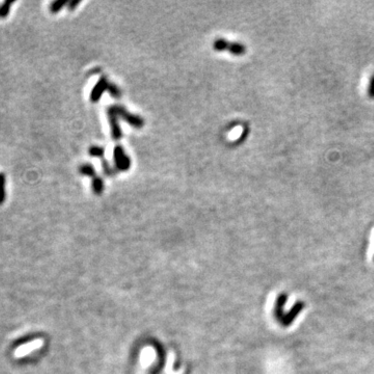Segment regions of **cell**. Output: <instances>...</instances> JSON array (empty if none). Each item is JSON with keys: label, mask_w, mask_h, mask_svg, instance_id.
I'll list each match as a JSON object with an SVG mask.
<instances>
[{"label": "cell", "mask_w": 374, "mask_h": 374, "mask_svg": "<svg viewBox=\"0 0 374 374\" xmlns=\"http://www.w3.org/2000/svg\"><path fill=\"white\" fill-rule=\"evenodd\" d=\"M102 164H103V170H104V172H105V175H108V176H114V174H116V172H118L116 170H114V168H112V166H110V164H108V162H106L104 159H103Z\"/></svg>", "instance_id": "13"}, {"label": "cell", "mask_w": 374, "mask_h": 374, "mask_svg": "<svg viewBox=\"0 0 374 374\" xmlns=\"http://www.w3.org/2000/svg\"><path fill=\"white\" fill-rule=\"evenodd\" d=\"M6 177L4 172H0V206L4 205L6 200Z\"/></svg>", "instance_id": "7"}, {"label": "cell", "mask_w": 374, "mask_h": 374, "mask_svg": "<svg viewBox=\"0 0 374 374\" xmlns=\"http://www.w3.org/2000/svg\"><path fill=\"white\" fill-rule=\"evenodd\" d=\"M114 157L116 170L126 172L130 168L131 160H130L129 156L126 154L125 150L123 149V146H116L114 152Z\"/></svg>", "instance_id": "3"}, {"label": "cell", "mask_w": 374, "mask_h": 374, "mask_svg": "<svg viewBox=\"0 0 374 374\" xmlns=\"http://www.w3.org/2000/svg\"><path fill=\"white\" fill-rule=\"evenodd\" d=\"M92 190L97 196L102 194L104 190V183L100 177H96L95 179H92Z\"/></svg>", "instance_id": "11"}, {"label": "cell", "mask_w": 374, "mask_h": 374, "mask_svg": "<svg viewBox=\"0 0 374 374\" xmlns=\"http://www.w3.org/2000/svg\"><path fill=\"white\" fill-rule=\"evenodd\" d=\"M369 97L374 99V75L371 78L370 86H369Z\"/></svg>", "instance_id": "15"}, {"label": "cell", "mask_w": 374, "mask_h": 374, "mask_svg": "<svg viewBox=\"0 0 374 374\" xmlns=\"http://www.w3.org/2000/svg\"><path fill=\"white\" fill-rule=\"evenodd\" d=\"M288 302V294L287 293H282L280 294L278 298H276V304H274V316L276 318V322L280 324L282 322V319L285 316V306Z\"/></svg>", "instance_id": "6"}, {"label": "cell", "mask_w": 374, "mask_h": 374, "mask_svg": "<svg viewBox=\"0 0 374 374\" xmlns=\"http://www.w3.org/2000/svg\"><path fill=\"white\" fill-rule=\"evenodd\" d=\"M110 94V95L114 97V98H120V97H121L122 96V92H121V90H120L116 84H112V86H110V92H108Z\"/></svg>", "instance_id": "14"}, {"label": "cell", "mask_w": 374, "mask_h": 374, "mask_svg": "<svg viewBox=\"0 0 374 374\" xmlns=\"http://www.w3.org/2000/svg\"><path fill=\"white\" fill-rule=\"evenodd\" d=\"M70 2H68V0H56V2H53L51 4H50V12H52V14H58V12H60L64 6H68Z\"/></svg>", "instance_id": "8"}, {"label": "cell", "mask_w": 374, "mask_h": 374, "mask_svg": "<svg viewBox=\"0 0 374 374\" xmlns=\"http://www.w3.org/2000/svg\"><path fill=\"white\" fill-rule=\"evenodd\" d=\"M104 148H101V146H92V148L90 149V156H94V157H97V158H104Z\"/></svg>", "instance_id": "12"}, {"label": "cell", "mask_w": 374, "mask_h": 374, "mask_svg": "<svg viewBox=\"0 0 374 374\" xmlns=\"http://www.w3.org/2000/svg\"><path fill=\"white\" fill-rule=\"evenodd\" d=\"M304 302H298L294 306H292L291 311H289L287 314H285L284 318L282 319V322H280V324L283 328H289L293 324V322H296V319L300 316V314L304 311Z\"/></svg>", "instance_id": "4"}, {"label": "cell", "mask_w": 374, "mask_h": 374, "mask_svg": "<svg viewBox=\"0 0 374 374\" xmlns=\"http://www.w3.org/2000/svg\"><path fill=\"white\" fill-rule=\"evenodd\" d=\"M79 172L82 175H84V176H88V177H90L92 179H95L97 177V174H96V170L90 164H84L79 168Z\"/></svg>", "instance_id": "10"}, {"label": "cell", "mask_w": 374, "mask_h": 374, "mask_svg": "<svg viewBox=\"0 0 374 374\" xmlns=\"http://www.w3.org/2000/svg\"><path fill=\"white\" fill-rule=\"evenodd\" d=\"M80 4H82V2H79V0H76V2H75V0H71V2H69V10H74Z\"/></svg>", "instance_id": "16"}, {"label": "cell", "mask_w": 374, "mask_h": 374, "mask_svg": "<svg viewBox=\"0 0 374 374\" xmlns=\"http://www.w3.org/2000/svg\"><path fill=\"white\" fill-rule=\"evenodd\" d=\"M112 84H110L108 80V78H106L105 76L101 77L100 80L98 82V84H96L95 88H94V90L90 94V101L92 103H97L105 92H110Z\"/></svg>", "instance_id": "5"}, {"label": "cell", "mask_w": 374, "mask_h": 374, "mask_svg": "<svg viewBox=\"0 0 374 374\" xmlns=\"http://www.w3.org/2000/svg\"><path fill=\"white\" fill-rule=\"evenodd\" d=\"M15 4V2H10V0H6V2L0 6V18L6 19L10 12L12 6Z\"/></svg>", "instance_id": "9"}, {"label": "cell", "mask_w": 374, "mask_h": 374, "mask_svg": "<svg viewBox=\"0 0 374 374\" xmlns=\"http://www.w3.org/2000/svg\"><path fill=\"white\" fill-rule=\"evenodd\" d=\"M213 48L216 51H229L234 56H244L246 52V48L244 45L239 43H230L229 41L224 38H218L213 44Z\"/></svg>", "instance_id": "2"}, {"label": "cell", "mask_w": 374, "mask_h": 374, "mask_svg": "<svg viewBox=\"0 0 374 374\" xmlns=\"http://www.w3.org/2000/svg\"><path fill=\"white\" fill-rule=\"evenodd\" d=\"M108 114H112L116 116L118 118H121L125 120V121L130 126L134 127L136 129H140L144 126V121L142 118L130 114L126 108H123V106H120V105L110 106V108H108Z\"/></svg>", "instance_id": "1"}]
</instances>
